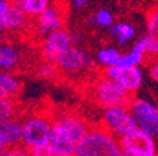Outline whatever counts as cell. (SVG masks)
Returning a JSON list of instances; mask_svg holds the SVG:
<instances>
[{"mask_svg":"<svg viewBox=\"0 0 158 156\" xmlns=\"http://www.w3.org/2000/svg\"><path fill=\"white\" fill-rule=\"evenodd\" d=\"M90 125L81 114L62 111L54 114L51 145L59 156H75L78 143L83 139Z\"/></svg>","mask_w":158,"mask_h":156,"instance_id":"obj_1","label":"cell"},{"mask_svg":"<svg viewBox=\"0 0 158 156\" xmlns=\"http://www.w3.org/2000/svg\"><path fill=\"white\" fill-rule=\"evenodd\" d=\"M122 152L120 138L100 124L89 128L76 146L75 156H120Z\"/></svg>","mask_w":158,"mask_h":156,"instance_id":"obj_2","label":"cell"},{"mask_svg":"<svg viewBox=\"0 0 158 156\" xmlns=\"http://www.w3.org/2000/svg\"><path fill=\"white\" fill-rule=\"evenodd\" d=\"M21 118H23V146L34 149L51 142L54 114L44 110H37L26 114Z\"/></svg>","mask_w":158,"mask_h":156,"instance_id":"obj_3","label":"cell"},{"mask_svg":"<svg viewBox=\"0 0 158 156\" xmlns=\"http://www.w3.org/2000/svg\"><path fill=\"white\" fill-rule=\"evenodd\" d=\"M134 94L127 91L117 80L103 75L98 76L90 86V97L96 106L102 108L113 107V106H128L130 100Z\"/></svg>","mask_w":158,"mask_h":156,"instance_id":"obj_4","label":"cell"},{"mask_svg":"<svg viewBox=\"0 0 158 156\" xmlns=\"http://www.w3.org/2000/svg\"><path fill=\"white\" fill-rule=\"evenodd\" d=\"M128 108L133 114L137 128L145 131L151 137L158 138V106L145 97L133 96Z\"/></svg>","mask_w":158,"mask_h":156,"instance_id":"obj_5","label":"cell"},{"mask_svg":"<svg viewBox=\"0 0 158 156\" xmlns=\"http://www.w3.org/2000/svg\"><path fill=\"white\" fill-rule=\"evenodd\" d=\"M55 63L61 75L69 76V78H78L90 70V68L93 66V59L89 56L85 49L73 44L56 59Z\"/></svg>","mask_w":158,"mask_h":156,"instance_id":"obj_6","label":"cell"},{"mask_svg":"<svg viewBox=\"0 0 158 156\" xmlns=\"http://www.w3.org/2000/svg\"><path fill=\"white\" fill-rule=\"evenodd\" d=\"M66 21V9L64 2L51 3L41 14L34 18V24L31 26V31L37 38H43L49 33L64 28Z\"/></svg>","mask_w":158,"mask_h":156,"instance_id":"obj_7","label":"cell"},{"mask_svg":"<svg viewBox=\"0 0 158 156\" xmlns=\"http://www.w3.org/2000/svg\"><path fill=\"white\" fill-rule=\"evenodd\" d=\"M100 124L118 138L124 137L126 134L137 128L128 106H113V107L103 108L100 115Z\"/></svg>","mask_w":158,"mask_h":156,"instance_id":"obj_8","label":"cell"},{"mask_svg":"<svg viewBox=\"0 0 158 156\" xmlns=\"http://www.w3.org/2000/svg\"><path fill=\"white\" fill-rule=\"evenodd\" d=\"M73 44H75L73 42V34L66 31L65 28L49 33L48 35L43 37L40 41L41 58L51 62H56V59Z\"/></svg>","mask_w":158,"mask_h":156,"instance_id":"obj_9","label":"cell"},{"mask_svg":"<svg viewBox=\"0 0 158 156\" xmlns=\"http://www.w3.org/2000/svg\"><path fill=\"white\" fill-rule=\"evenodd\" d=\"M123 150L134 156H158L155 138L145 131L135 128L120 138Z\"/></svg>","mask_w":158,"mask_h":156,"instance_id":"obj_10","label":"cell"},{"mask_svg":"<svg viewBox=\"0 0 158 156\" xmlns=\"http://www.w3.org/2000/svg\"><path fill=\"white\" fill-rule=\"evenodd\" d=\"M107 76L113 78L117 80L127 91H130L131 94H135L143 86L144 82V75L140 66H122L116 65L113 68L103 69Z\"/></svg>","mask_w":158,"mask_h":156,"instance_id":"obj_11","label":"cell"},{"mask_svg":"<svg viewBox=\"0 0 158 156\" xmlns=\"http://www.w3.org/2000/svg\"><path fill=\"white\" fill-rule=\"evenodd\" d=\"M31 20L33 18L14 2V3H10L9 9L0 23V30L3 33L21 34L27 30H31V26H33Z\"/></svg>","mask_w":158,"mask_h":156,"instance_id":"obj_12","label":"cell"},{"mask_svg":"<svg viewBox=\"0 0 158 156\" xmlns=\"http://www.w3.org/2000/svg\"><path fill=\"white\" fill-rule=\"evenodd\" d=\"M0 132L7 148L23 146V118L16 115L0 122Z\"/></svg>","mask_w":158,"mask_h":156,"instance_id":"obj_13","label":"cell"},{"mask_svg":"<svg viewBox=\"0 0 158 156\" xmlns=\"http://www.w3.org/2000/svg\"><path fill=\"white\" fill-rule=\"evenodd\" d=\"M23 61L24 54L19 45L6 41L0 45V70L14 72L21 66Z\"/></svg>","mask_w":158,"mask_h":156,"instance_id":"obj_14","label":"cell"},{"mask_svg":"<svg viewBox=\"0 0 158 156\" xmlns=\"http://www.w3.org/2000/svg\"><path fill=\"white\" fill-rule=\"evenodd\" d=\"M148 56H158V6L148 9L145 14V34Z\"/></svg>","mask_w":158,"mask_h":156,"instance_id":"obj_15","label":"cell"},{"mask_svg":"<svg viewBox=\"0 0 158 156\" xmlns=\"http://www.w3.org/2000/svg\"><path fill=\"white\" fill-rule=\"evenodd\" d=\"M148 61V51H147V41L144 35L138 38L134 42L133 48L126 54H122V58L118 65L122 66H141L144 62Z\"/></svg>","mask_w":158,"mask_h":156,"instance_id":"obj_16","label":"cell"},{"mask_svg":"<svg viewBox=\"0 0 158 156\" xmlns=\"http://www.w3.org/2000/svg\"><path fill=\"white\" fill-rule=\"evenodd\" d=\"M23 89V82L14 72L0 70V98H17Z\"/></svg>","mask_w":158,"mask_h":156,"instance_id":"obj_17","label":"cell"},{"mask_svg":"<svg viewBox=\"0 0 158 156\" xmlns=\"http://www.w3.org/2000/svg\"><path fill=\"white\" fill-rule=\"evenodd\" d=\"M109 33L116 39V42L122 46L128 42H131L133 39L137 37V30H135V27L131 26L130 23H127V21L114 23L109 28Z\"/></svg>","mask_w":158,"mask_h":156,"instance_id":"obj_18","label":"cell"},{"mask_svg":"<svg viewBox=\"0 0 158 156\" xmlns=\"http://www.w3.org/2000/svg\"><path fill=\"white\" fill-rule=\"evenodd\" d=\"M120 58H122V52L117 48H114V46H103V48H100L96 52L95 62L100 68L107 69L118 65Z\"/></svg>","mask_w":158,"mask_h":156,"instance_id":"obj_19","label":"cell"},{"mask_svg":"<svg viewBox=\"0 0 158 156\" xmlns=\"http://www.w3.org/2000/svg\"><path fill=\"white\" fill-rule=\"evenodd\" d=\"M16 3L31 18H35L38 14H41L49 4L52 3V0H16Z\"/></svg>","mask_w":158,"mask_h":156,"instance_id":"obj_20","label":"cell"},{"mask_svg":"<svg viewBox=\"0 0 158 156\" xmlns=\"http://www.w3.org/2000/svg\"><path fill=\"white\" fill-rule=\"evenodd\" d=\"M35 70H37V75L41 79H44V80H54L55 78H58L61 75L55 62L47 61V59H43L40 62Z\"/></svg>","mask_w":158,"mask_h":156,"instance_id":"obj_21","label":"cell"},{"mask_svg":"<svg viewBox=\"0 0 158 156\" xmlns=\"http://www.w3.org/2000/svg\"><path fill=\"white\" fill-rule=\"evenodd\" d=\"M20 106L16 98H0V122L19 115Z\"/></svg>","mask_w":158,"mask_h":156,"instance_id":"obj_22","label":"cell"},{"mask_svg":"<svg viewBox=\"0 0 158 156\" xmlns=\"http://www.w3.org/2000/svg\"><path fill=\"white\" fill-rule=\"evenodd\" d=\"M93 23L102 28H110L114 24V16L109 9H99L93 16Z\"/></svg>","mask_w":158,"mask_h":156,"instance_id":"obj_23","label":"cell"},{"mask_svg":"<svg viewBox=\"0 0 158 156\" xmlns=\"http://www.w3.org/2000/svg\"><path fill=\"white\" fill-rule=\"evenodd\" d=\"M30 150L33 152L34 156H59L58 152L55 150V148H54L51 143H47V145L34 148V149H30Z\"/></svg>","mask_w":158,"mask_h":156,"instance_id":"obj_24","label":"cell"},{"mask_svg":"<svg viewBox=\"0 0 158 156\" xmlns=\"http://www.w3.org/2000/svg\"><path fill=\"white\" fill-rule=\"evenodd\" d=\"M147 70L151 80L158 83V56H152L147 61Z\"/></svg>","mask_w":158,"mask_h":156,"instance_id":"obj_25","label":"cell"},{"mask_svg":"<svg viewBox=\"0 0 158 156\" xmlns=\"http://www.w3.org/2000/svg\"><path fill=\"white\" fill-rule=\"evenodd\" d=\"M0 156H21V146L17 148H6Z\"/></svg>","mask_w":158,"mask_h":156,"instance_id":"obj_26","label":"cell"},{"mask_svg":"<svg viewBox=\"0 0 158 156\" xmlns=\"http://www.w3.org/2000/svg\"><path fill=\"white\" fill-rule=\"evenodd\" d=\"M92 0H72V6L75 7V9H85V7L89 6V3H90Z\"/></svg>","mask_w":158,"mask_h":156,"instance_id":"obj_27","label":"cell"},{"mask_svg":"<svg viewBox=\"0 0 158 156\" xmlns=\"http://www.w3.org/2000/svg\"><path fill=\"white\" fill-rule=\"evenodd\" d=\"M10 3H6V2H0V23H2V20H3L4 14H6L7 9H9Z\"/></svg>","mask_w":158,"mask_h":156,"instance_id":"obj_28","label":"cell"},{"mask_svg":"<svg viewBox=\"0 0 158 156\" xmlns=\"http://www.w3.org/2000/svg\"><path fill=\"white\" fill-rule=\"evenodd\" d=\"M21 156H34V155H33V152H31L28 148L21 146Z\"/></svg>","mask_w":158,"mask_h":156,"instance_id":"obj_29","label":"cell"},{"mask_svg":"<svg viewBox=\"0 0 158 156\" xmlns=\"http://www.w3.org/2000/svg\"><path fill=\"white\" fill-rule=\"evenodd\" d=\"M6 143H4V141H3V137H2V132H0V155L3 153V150L6 149Z\"/></svg>","mask_w":158,"mask_h":156,"instance_id":"obj_30","label":"cell"},{"mask_svg":"<svg viewBox=\"0 0 158 156\" xmlns=\"http://www.w3.org/2000/svg\"><path fill=\"white\" fill-rule=\"evenodd\" d=\"M4 41H6V35H4V33L2 31V30H0V45H2Z\"/></svg>","mask_w":158,"mask_h":156,"instance_id":"obj_31","label":"cell"},{"mask_svg":"<svg viewBox=\"0 0 158 156\" xmlns=\"http://www.w3.org/2000/svg\"><path fill=\"white\" fill-rule=\"evenodd\" d=\"M120 156H134V155H131V153H128V152H126V150H123Z\"/></svg>","mask_w":158,"mask_h":156,"instance_id":"obj_32","label":"cell"},{"mask_svg":"<svg viewBox=\"0 0 158 156\" xmlns=\"http://www.w3.org/2000/svg\"><path fill=\"white\" fill-rule=\"evenodd\" d=\"M0 2H6V3H14L16 0H0Z\"/></svg>","mask_w":158,"mask_h":156,"instance_id":"obj_33","label":"cell"}]
</instances>
